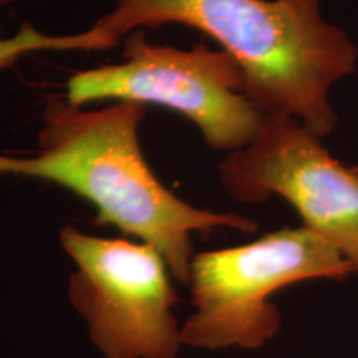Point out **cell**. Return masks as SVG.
I'll return each mask as SVG.
<instances>
[{
    "label": "cell",
    "instance_id": "7a4b0ae2",
    "mask_svg": "<svg viewBox=\"0 0 358 358\" xmlns=\"http://www.w3.org/2000/svg\"><path fill=\"white\" fill-rule=\"evenodd\" d=\"M181 24L216 40L239 64L244 95L324 138L337 127L332 88L355 73L358 48L320 0H118L92 27L116 45L141 27Z\"/></svg>",
    "mask_w": 358,
    "mask_h": 358
},
{
    "label": "cell",
    "instance_id": "8992f818",
    "mask_svg": "<svg viewBox=\"0 0 358 358\" xmlns=\"http://www.w3.org/2000/svg\"><path fill=\"white\" fill-rule=\"evenodd\" d=\"M320 140L292 116L264 115L254 141L221 163V185L241 203L284 198L358 277V168L335 159Z\"/></svg>",
    "mask_w": 358,
    "mask_h": 358
},
{
    "label": "cell",
    "instance_id": "5b68a950",
    "mask_svg": "<svg viewBox=\"0 0 358 358\" xmlns=\"http://www.w3.org/2000/svg\"><path fill=\"white\" fill-rule=\"evenodd\" d=\"M60 244L77 271L69 297L88 337L105 358H178L181 324L173 272L151 245L129 239L60 231Z\"/></svg>",
    "mask_w": 358,
    "mask_h": 358
},
{
    "label": "cell",
    "instance_id": "3957f363",
    "mask_svg": "<svg viewBox=\"0 0 358 358\" xmlns=\"http://www.w3.org/2000/svg\"><path fill=\"white\" fill-rule=\"evenodd\" d=\"M352 275L350 262L306 226L196 252L187 284L192 312L181 324L182 343L198 350H259L282 329V313L271 302L277 292L299 282H342Z\"/></svg>",
    "mask_w": 358,
    "mask_h": 358
},
{
    "label": "cell",
    "instance_id": "277c9868",
    "mask_svg": "<svg viewBox=\"0 0 358 358\" xmlns=\"http://www.w3.org/2000/svg\"><path fill=\"white\" fill-rule=\"evenodd\" d=\"M244 90L243 69L222 48L199 43L182 50L131 32L122 64L75 73L66 100L80 108L105 100L164 106L191 120L214 150L232 153L254 141L264 116Z\"/></svg>",
    "mask_w": 358,
    "mask_h": 358
},
{
    "label": "cell",
    "instance_id": "ba28073f",
    "mask_svg": "<svg viewBox=\"0 0 358 358\" xmlns=\"http://www.w3.org/2000/svg\"><path fill=\"white\" fill-rule=\"evenodd\" d=\"M15 2H17V0H0V8L12 6V3H15Z\"/></svg>",
    "mask_w": 358,
    "mask_h": 358
},
{
    "label": "cell",
    "instance_id": "52a82bcc",
    "mask_svg": "<svg viewBox=\"0 0 358 358\" xmlns=\"http://www.w3.org/2000/svg\"><path fill=\"white\" fill-rule=\"evenodd\" d=\"M115 47V42L103 37V35H100L93 29L75 35H48L38 32L30 24H22L19 32L15 35H12V37H2V27H0V71L12 69L22 57L32 52H105L111 50Z\"/></svg>",
    "mask_w": 358,
    "mask_h": 358
},
{
    "label": "cell",
    "instance_id": "6da1fadb",
    "mask_svg": "<svg viewBox=\"0 0 358 358\" xmlns=\"http://www.w3.org/2000/svg\"><path fill=\"white\" fill-rule=\"evenodd\" d=\"M146 105L116 101L85 111L66 96L45 101L34 156L0 155V176L35 178L65 187L95 208L98 226H113L155 248L185 287L194 257L191 236L214 229L252 234L254 219L196 208L151 171L138 141Z\"/></svg>",
    "mask_w": 358,
    "mask_h": 358
}]
</instances>
